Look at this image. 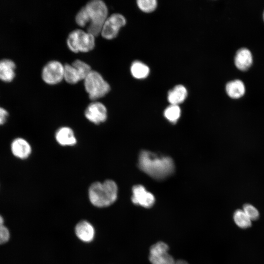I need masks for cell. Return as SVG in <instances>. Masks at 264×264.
Returning <instances> with one entry per match:
<instances>
[{
    "instance_id": "cell-1",
    "label": "cell",
    "mask_w": 264,
    "mask_h": 264,
    "mask_svg": "<svg viewBox=\"0 0 264 264\" xmlns=\"http://www.w3.org/2000/svg\"><path fill=\"white\" fill-rule=\"evenodd\" d=\"M138 167L153 178L161 180L170 176L174 171L175 166L170 157L159 156L143 151L139 154Z\"/></svg>"
},
{
    "instance_id": "cell-2",
    "label": "cell",
    "mask_w": 264,
    "mask_h": 264,
    "mask_svg": "<svg viewBox=\"0 0 264 264\" xmlns=\"http://www.w3.org/2000/svg\"><path fill=\"white\" fill-rule=\"evenodd\" d=\"M118 187L116 183L110 179L103 182L93 183L88 189V198L90 203L99 208L108 207L117 199Z\"/></svg>"
},
{
    "instance_id": "cell-3",
    "label": "cell",
    "mask_w": 264,
    "mask_h": 264,
    "mask_svg": "<svg viewBox=\"0 0 264 264\" xmlns=\"http://www.w3.org/2000/svg\"><path fill=\"white\" fill-rule=\"evenodd\" d=\"M88 16L87 32L95 37L101 34L103 25L108 17V10L105 3L101 0H93L85 6Z\"/></svg>"
},
{
    "instance_id": "cell-4",
    "label": "cell",
    "mask_w": 264,
    "mask_h": 264,
    "mask_svg": "<svg viewBox=\"0 0 264 264\" xmlns=\"http://www.w3.org/2000/svg\"><path fill=\"white\" fill-rule=\"evenodd\" d=\"M84 87L89 98L92 100L105 96L110 90V85L101 74L93 70L84 79Z\"/></svg>"
},
{
    "instance_id": "cell-5",
    "label": "cell",
    "mask_w": 264,
    "mask_h": 264,
    "mask_svg": "<svg viewBox=\"0 0 264 264\" xmlns=\"http://www.w3.org/2000/svg\"><path fill=\"white\" fill-rule=\"evenodd\" d=\"M95 36L81 29H76L68 36L66 44L73 52H88L95 47Z\"/></svg>"
},
{
    "instance_id": "cell-6",
    "label": "cell",
    "mask_w": 264,
    "mask_h": 264,
    "mask_svg": "<svg viewBox=\"0 0 264 264\" xmlns=\"http://www.w3.org/2000/svg\"><path fill=\"white\" fill-rule=\"evenodd\" d=\"M91 70L89 65L77 59L71 64L64 65V79L69 84H75L81 80H84Z\"/></svg>"
},
{
    "instance_id": "cell-7",
    "label": "cell",
    "mask_w": 264,
    "mask_h": 264,
    "mask_svg": "<svg viewBox=\"0 0 264 264\" xmlns=\"http://www.w3.org/2000/svg\"><path fill=\"white\" fill-rule=\"evenodd\" d=\"M168 245L163 242H158L150 248L149 260L151 264H176L174 257L169 253Z\"/></svg>"
},
{
    "instance_id": "cell-8",
    "label": "cell",
    "mask_w": 264,
    "mask_h": 264,
    "mask_svg": "<svg viewBox=\"0 0 264 264\" xmlns=\"http://www.w3.org/2000/svg\"><path fill=\"white\" fill-rule=\"evenodd\" d=\"M42 77L48 85H56L64 79V66L58 61H51L43 67Z\"/></svg>"
},
{
    "instance_id": "cell-9",
    "label": "cell",
    "mask_w": 264,
    "mask_h": 264,
    "mask_svg": "<svg viewBox=\"0 0 264 264\" xmlns=\"http://www.w3.org/2000/svg\"><path fill=\"white\" fill-rule=\"evenodd\" d=\"M126 23V19L122 15L119 13L113 14L105 21L101 35L105 39L112 40L117 36L120 29Z\"/></svg>"
},
{
    "instance_id": "cell-10",
    "label": "cell",
    "mask_w": 264,
    "mask_h": 264,
    "mask_svg": "<svg viewBox=\"0 0 264 264\" xmlns=\"http://www.w3.org/2000/svg\"><path fill=\"white\" fill-rule=\"evenodd\" d=\"M132 193L131 199L135 205L146 208H150L154 205L155 202L154 195L146 190L143 186H134L132 189Z\"/></svg>"
},
{
    "instance_id": "cell-11",
    "label": "cell",
    "mask_w": 264,
    "mask_h": 264,
    "mask_svg": "<svg viewBox=\"0 0 264 264\" xmlns=\"http://www.w3.org/2000/svg\"><path fill=\"white\" fill-rule=\"evenodd\" d=\"M86 117L90 122L98 124L107 118V110L105 106L99 102H93L88 105L85 111Z\"/></svg>"
},
{
    "instance_id": "cell-12",
    "label": "cell",
    "mask_w": 264,
    "mask_h": 264,
    "mask_svg": "<svg viewBox=\"0 0 264 264\" xmlns=\"http://www.w3.org/2000/svg\"><path fill=\"white\" fill-rule=\"evenodd\" d=\"M76 237L81 241L89 243L91 242L95 236V230L93 225L86 220L78 222L74 229Z\"/></svg>"
},
{
    "instance_id": "cell-13",
    "label": "cell",
    "mask_w": 264,
    "mask_h": 264,
    "mask_svg": "<svg viewBox=\"0 0 264 264\" xmlns=\"http://www.w3.org/2000/svg\"><path fill=\"white\" fill-rule=\"evenodd\" d=\"M253 63V56L250 50L246 47H242L236 52L234 64L237 68L241 70L248 69Z\"/></svg>"
},
{
    "instance_id": "cell-14",
    "label": "cell",
    "mask_w": 264,
    "mask_h": 264,
    "mask_svg": "<svg viewBox=\"0 0 264 264\" xmlns=\"http://www.w3.org/2000/svg\"><path fill=\"white\" fill-rule=\"evenodd\" d=\"M13 154L21 159H25L29 156L31 152L29 144L24 139L17 138L13 140L11 146Z\"/></svg>"
},
{
    "instance_id": "cell-15",
    "label": "cell",
    "mask_w": 264,
    "mask_h": 264,
    "mask_svg": "<svg viewBox=\"0 0 264 264\" xmlns=\"http://www.w3.org/2000/svg\"><path fill=\"white\" fill-rule=\"evenodd\" d=\"M225 91L230 98L238 99L244 95L245 92V87L241 80L234 79L226 83Z\"/></svg>"
},
{
    "instance_id": "cell-16",
    "label": "cell",
    "mask_w": 264,
    "mask_h": 264,
    "mask_svg": "<svg viewBox=\"0 0 264 264\" xmlns=\"http://www.w3.org/2000/svg\"><path fill=\"white\" fill-rule=\"evenodd\" d=\"M55 138L58 143L63 146H72L76 143L72 130L67 127L59 129L56 132Z\"/></svg>"
},
{
    "instance_id": "cell-17",
    "label": "cell",
    "mask_w": 264,
    "mask_h": 264,
    "mask_svg": "<svg viewBox=\"0 0 264 264\" xmlns=\"http://www.w3.org/2000/svg\"><path fill=\"white\" fill-rule=\"evenodd\" d=\"M16 65L9 59L0 60V79L5 82H10L15 77Z\"/></svg>"
},
{
    "instance_id": "cell-18",
    "label": "cell",
    "mask_w": 264,
    "mask_h": 264,
    "mask_svg": "<svg viewBox=\"0 0 264 264\" xmlns=\"http://www.w3.org/2000/svg\"><path fill=\"white\" fill-rule=\"evenodd\" d=\"M187 91L181 85L175 86L168 93V100L171 105H178L183 102L187 97Z\"/></svg>"
},
{
    "instance_id": "cell-19",
    "label": "cell",
    "mask_w": 264,
    "mask_h": 264,
    "mask_svg": "<svg viewBox=\"0 0 264 264\" xmlns=\"http://www.w3.org/2000/svg\"><path fill=\"white\" fill-rule=\"evenodd\" d=\"M131 72L132 76L136 79L146 78L150 73L149 67L143 63L136 61L131 66Z\"/></svg>"
},
{
    "instance_id": "cell-20",
    "label": "cell",
    "mask_w": 264,
    "mask_h": 264,
    "mask_svg": "<svg viewBox=\"0 0 264 264\" xmlns=\"http://www.w3.org/2000/svg\"><path fill=\"white\" fill-rule=\"evenodd\" d=\"M233 220L235 224L242 229L248 228L251 226L252 221L242 209L236 210L233 214Z\"/></svg>"
},
{
    "instance_id": "cell-21",
    "label": "cell",
    "mask_w": 264,
    "mask_h": 264,
    "mask_svg": "<svg viewBox=\"0 0 264 264\" xmlns=\"http://www.w3.org/2000/svg\"><path fill=\"white\" fill-rule=\"evenodd\" d=\"M181 110L178 105H171L164 110L165 117L170 122L175 123L179 118Z\"/></svg>"
},
{
    "instance_id": "cell-22",
    "label": "cell",
    "mask_w": 264,
    "mask_h": 264,
    "mask_svg": "<svg viewBox=\"0 0 264 264\" xmlns=\"http://www.w3.org/2000/svg\"><path fill=\"white\" fill-rule=\"evenodd\" d=\"M137 4L141 11L149 13L155 9L157 2L156 0H138Z\"/></svg>"
},
{
    "instance_id": "cell-23",
    "label": "cell",
    "mask_w": 264,
    "mask_h": 264,
    "mask_svg": "<svg viewBox=\"0 0 264 264\" xmlns=\"http://www.w3.org/2000/svg\"><path fill=\"white\" fill-rule=\"evenodd\" d=\"M75 21L76 23L81 27H84L88 26L89 23V19L85 6L82 8L76 14Z\"/></svg>"
},
{
    "instance_id": "cell-24",
    "label": "cell",
    "mask_w": 264,
    "mask_h": 264,
    "mask_svg": "<svg viewBox=\"0 0 264 264\" xmlns=\"http://www.w3.org/2000/svg\"><path fill=\"white\" fill-rule=\"evenodd\" d=\"M242 209L252 221L259 219L260 216L259 212L254 205L246 203L243 205Z\"/></svg>"
},
{
    "instance_id": "cell-25",
    "label": "cell",
    "mask_w": 264,
    "mask_h": 264,
    "mask_svg": "<svg viewBox=\"0 0 264 264\" xmlns=\"http://www.w3.org/2000/svg\"><path fill=\"white\" fill-rule=\"evenodd\" d=\"M10 238V233L8 228L4 224L0 225V244L7 242Z\"/></svg>"
},
{
    "instance_id": "cell-26",
    "label": "cell",
    "mask_w": 264,
    "mask_h": 264,
    "mask_svg": "<svg viewBox=\"0 0 264 264\" xmlns=\"http://www.w3.org/2000/svg\"><path fill=\"white\" fill-rule=\"evenodd\" d=\"M8 114L4 109L0 107V125L3 124L6 121Z\"/></svg>"
},
{
    "instance_id": "cell-27",
    "label": "cell",
    "mask_w": 264,
    "mask_h": 264,
    "mask_svg": "<svg viewBox=\"0 0 264 264\" xmlns=\"http://www.w3.org/2000/svg\"><path fill=\"white\" fill-rule=\"evenodd\" d=\"M176 264H188L186 262L183 260H178L176 261Z\"/></svg>"
},
{
    "instance_id": "cell-28",
    "label": "cell",
    "mask_w": 264,
    "mask_h": 264,
    "mask_svg": "<svg viewBox=\"0 0 264 264\" xmlns=\"http://www.w3.org/2000/svg\"><path fill=\"white\" fill-rule=\"evenodd\" d=\"M4 220L3 217L0 215V225L4 224Z\"/></svg>"
},
{
    "instance_id": "cell-29",
    "label": "cell",
    "mask_w": 264,
    "mask_h": 264,
    "mask_svg": "<svg viewBox=\"0 0 264 264\" xmlns=\"http://www.w3.org/2000/svg\"><path fill=\"white\" fill-rule=\"evenodd\" d=\"M263 19H264V12H263Z\"/></svg>"
}]
</instances>
